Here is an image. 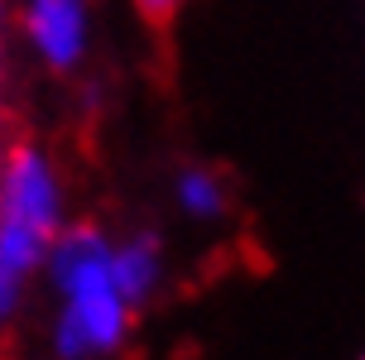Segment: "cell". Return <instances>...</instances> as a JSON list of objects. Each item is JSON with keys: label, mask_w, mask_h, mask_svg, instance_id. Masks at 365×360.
Segmentation results:
<instances>
[{"label": "cell", "mask_w": 365, "mask_h": 360, "mask_svg": "<svg viewBox=\"0 0 365 360\" xmlns=\"http://www.w3.org/2000/svg\"><path fill=\"white\" fill-rule=\"evenodd\" d=\"M73 221L68 173L48 144L5 140L0 149V346L43 284L48 250Z\"/></svg>", "instance_id": "1"}, {"label": "cell", "mask_w": 365, "mask_h": 360, "mask_svg": "<svg viewBox=\"0 0 365 360\" xmlns=\"http://www.w3.org/2000/svg\"><path fill=\"white\" fill-rule=\"evenodd\" d=\"M48 288V351L53 360H115L135 336L140 312L110 269V231L68 221L43 264Z\"/></svg>", "instance_id": "2"}, {"label": "cell", "mask_w": 365, "mask_h": 360, "mask_svg": "<svg viewBox=\"0 0 365 360\" xmlns=\"http://www.w3.org/2000/svg\"><path fill=\"white\" fill-rule=\"evenodd\" d=\"M19 43L48 77H77L91 58V0H19Z\"/></svg>", "instance_id": "3"}, {"label": "cell", "mask_w": 365, "mask_h": 360, "mask_svg": "<svg viewBox=\"0 0 365 360\" xmlns=\"http://www.w3.org/2000/svg\"><path fill=\"white\" fill-rule=\"evenodd\" d=\"M110 269H115V284L125 293L135 312H145L159 288L168 284V245L159 231H125L110 235Z\"/></svg>", "instance_id": "4"}, {"label": "cell", "mask_w": 365, "mask_h": 360, "mask_svg": "<svg viewBox=\"0 0 365 360\" xmlns=\"http://www.w3.org/2000/svg\"><path fill=\"white\" fill-rule=\"evenodd\" d=\"M173 207L197 226H217L231 212V187L212 163H182L173 168Z\"/></svg>", "instance_id": "5"}, {"label": "cell", "mask_w": 365, "mask_h": 360, "mask_svg": "<svg viewBox=\"0 0 365 360\" xmlns=\"http://www.w3.org/2000/svg\"><path fill=\"white\" fill-rule=\"evenodd\" d=\"M182 5H187V0H135V15L145 19L149 29H168V24L182 15Z\"/></svg>", "instance_id": "6"}, {"label": "cell", "mask_w": 365, "mask_h": 360, "mask_svg": "<svg viewBox=\"0 0 365 360\" xmlns=\"http://www.w3.org/2000/svg\"><path fill=\"white\" fill-rule=\"evenodd\" d=\"M361 360H365V356H361Z\"/></svg>", "instance_id": "7"}]
</instances>
